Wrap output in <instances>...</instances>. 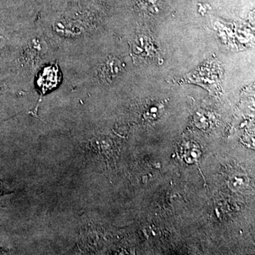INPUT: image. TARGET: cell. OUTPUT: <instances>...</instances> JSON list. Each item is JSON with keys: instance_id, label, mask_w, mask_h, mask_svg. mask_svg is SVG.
<instances>
[{"instance_id": "1", "label": "cell", "mask_w": 255, "mask_h": 255, "mask_svg": "<svg viewBox=\"0 0 255 255\" xmlns=\"http://www.w3.org/2000/svg\"><path fill=\"white\" fill-rule=\"evenodd\" d=\"M132 52L135 59L140 62L152 63L162 59L155 41L145 33L137 35L132 45Z\"/></svg>"}, {"instance_id": "2", "label": "cell", "mask_w": 255, "mask_h": 255, "mask_svg": "<svg viewBox=\"0 0 255 255\" xmlns=\"http://www.w3.org/2000/svg\"><path fill=\"white\" fill-rule=\"evenodd\" d=\"M119 60L112 58L107 60L102 70V77L106 80H112L122 70V65Z\"/></svg>"}, {"instance_id": "3", "label": "cell", "mask_w": 255, "mask_h": 255, "mask_svg": "<svg viewBox=\"0 0 255 255\" xmlns=\"http://www.w3.org/2000/svg\"><path fill=\"white\" fill-rule=\"evenodd\" d=\"M11 191H7L5 190L4 188L2 187V186L0 184V195H2V194H8V193H10Z\"/></svg>"}]
</instances>
